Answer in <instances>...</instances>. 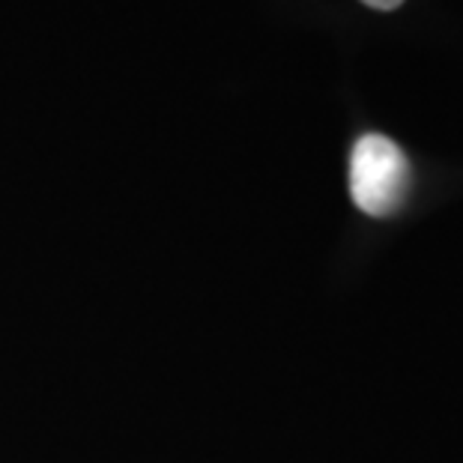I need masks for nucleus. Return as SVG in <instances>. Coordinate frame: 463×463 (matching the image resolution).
<instances>
[{
    "label": "nucleus",
    "mask_w": 463,
    "mask_h": 463,
    "mask_svg": "<svg viewBox=\"0 0 463 463\" xmlns=\"http://www.w3.org/2000/svg\"><path fill=\"white\" fill-rule=\"evenodd\" d=\"M410 192V162L386 135H362L350 156V194L362 213H398Z\"/></svg>",
    "instance_id": "obj_1"
},
{
    "label": "nucleus",
    "mask_w": 463,
    "mask_h": 463,
    "mask_svg": "<svg viewBox=\"0 0 463 463\" xmlns=\"http://www.w3.org/2000/svg\"><path fill=\"white\" fill-rule=\"evenodd\" d=\"M362 4L371 6V9H395L403 4V0H362Z\"/></svg>",
    "instance_id": "obj_2"
}]
</instances>
